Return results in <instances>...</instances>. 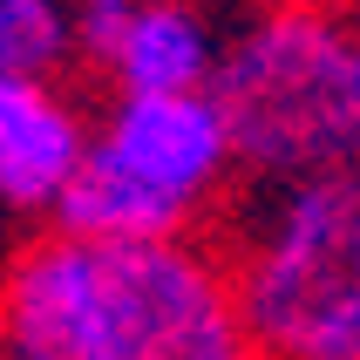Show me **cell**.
<instances>
[{"mask_svg":"<svg viewBox=\"0 0 360 360\" xmlns=\"http://www.w3.org/2000/svg\"><path fill=\"white\" fill-rule=\"evenodd\" d=\"M354 360H360V354H354Z\"/></svg>","mask_w":360,"mask_h":360,"instance_id":"9c48e42d","label":"cell"},{"mask_svg":"<svg viewBox=\"0 0 360 360\" xmlns=\"http://www.w3.org/2000/svg\"><path fill=\"white\" fill-rule=\"evenodd\" d=\"M218 48L224 41L204 0H136V14L122 20L96 68H109L116 96H198L211 89Z\"/></svg>","mask_w":360,"mask_h":360,"instance_id":"8992f818","label":"cell"},{"mask_svg":"<svg viewBox=\"0 0 360 360\" xmlns=\"http://www.w3.org/2000/svg\"><path fill=\"white\" fill-rule=\"evenodd\" d=\"M82 143H89V109L61 89V75H0V218H55Z\"/></svg>","mask_w":360,"mask_h":360,"instance_id":"5b68a950","label":"cell"},{"mask_svg":"<svg viewBox=\"0 0 360 360\" xmlns=\"http://www.w3.org/2000/svg\"><path fill=\"white\" fill-rule=\"evenodd\" d=\"M129 14H136V0H68V41H75V55L102 61Z\"/></svg>","mask_w":360,"mask_h":360,"instance_id":"ba28073f","label":"cell"},{"mask_svg":"<svg viewBox=\"0 0 360 360\" xmlns=\"http://www.w3.org/2000/svg\"><path fill=\"white\" fill-rule=\"evenodd\" d=\"M231 285L259 360L360 354V170L265 184L245 218Z\"/></svg>","mask_w":360,"mask_h":360,"instance_id":"3957f363","label":"cell"},{"mask_svg":"<svg viewBox=\"0 0 360 360\" xmlns=\"http://www.w3.org/2000/svg\"><path fill=\"white\" fill-rule=\"evenodd\" d=\"M68 61V0H0V75H61Z\"/></svg>","mask_w":360,"mask_h":360,"instance_id":"52a82bcc","label":"cell"},{"mask_svg":"<svg viewBox=\"0 0 360 360\" xmlns=\"http://www.w3.org/2000/svg\"><path fill=\"white\" fill-rule=\"evenodd\" d=\"M238 157L218 102L204 96H116L89 122L82 163L55 204V231L96 245L191 238L224 198Z\"/></svg>","mask_w":360,"mask_h":360,"instance_id":"277c9868","label":"cell"},{"mask_svg":"<svg viewBox=\"0 0 360 360\" xmlns=\"http://www.w3.org/2000/svg\"><path fill=\"white\" fill-rule=\"evenodd\" d=\"M0 360H259V347L211 245L48 231L0 272Z\"/></svg>","mask_w":360,"mask_h":360,"instance_id":"6da1fadb","label":"cell"},{"mask_svg":"<svg viewBox=\"0 0 360 360\" xmlns=\"http://www.w3.org/2000/svg\"><path fill=\"white\" fill-rule=\"evenodd\" d=\"M204 96L252 177L360 170V20L326 0H272L218 48Z\"/></svg>","mask_w":360,"mask_h":360,"instance_id":"7a4b0ae2","label":"cell"}]
</instances>
